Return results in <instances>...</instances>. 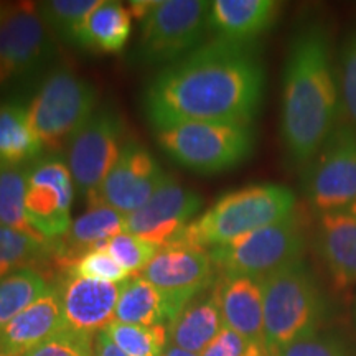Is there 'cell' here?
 Here are the masks:
<instances>
[{
    "instance_id": "6da1fadb",
    "label": "cell",
    "mask_w": 356,
    "mask_h": 356,
    "mask_svg": "<svg viewBox=\"0 0 356 356\" xmlns=\"http://www.w3.org/2000/svg\"><path fill=\"white\" fill-rule=\"evenodd\" d=\"M264 89L254 44L216 38L160 71L144 92V113L155 131L184 122L251 126Z\"/></svg>"
},
{
    "instance_id": "7a4b0ae2",
    "label": "cell",
    "mask_w": 356,
    "mask_h": 356,
    "mask_svg": "<svg viewBox=\"0 0 356 356\" xmlns=\"http://www.w3.org/2000/svg\"><path fill=\"white\" fill-rule=\"evenodd\" d=\"M338 88L330 38L318 24L293 35L284 66L280 136L293 162L307 165L335 131Z\"/></svg>"
},
{
    "instance_id": "3957f363",
    "label": "cell",
    "mask_w": 356,
    "mask_h": 356,
    "mask_svg": "<svg viewBox=\"0 0 356 356\" xmlns=\"http://www.w3.org/2000/svg\"><path fill=\"white\" fill-rule=\"evenodd\" d=\"M293 210L296 195L287 186L251 185L222 195L202 216L191 221L173 244L213 249L282 221Z\"/></svg>"
},
{
    "instance_id": "277c9868",
    "label": "cell",
    "mask_w": 356,
    "mask_h": 356,
    "mask_svg": "<svg viewBox=\"0 0 356 356\" xmlns=\"http://www.w3.org/2000/svg\"><path fill=\"white\" fill-rule=\"evenodd\" d=\"M261 282L267 356L299 338L317 333L325 304L304 261L289 262L264 275Z\"/></svg>"
},
{
    "instance_id": "5b68a950",
    "label": "cell",
    "mask_w": 356,
    "mask_h": 356,
    "mask_svg": "<svg viewBox=\"0 0 356 356\" xmlns=\"http://www.w3.org/2000/svg\"><path fill=\"white\" fill-rule=\"evenodd\" d=\"M157 142L178 165L210 175L246 162L254 152L256 136L243 124L184 122L157 131Z\"/></svg>"
},
{
    "instance_id": "8992f818",
    "label": "cell",
    "mask_w": 356,
    "mask_h": 356,
    "mask_svg": "<svg viewBox=\"0 0 356 356\" xmlns=\"http://www.w3.org/2000/svg\"><path fill=\"white\" fill-rule=\"evenodd\" d=\"M211 2L162 0L140 20L136 60L144 65L178 61L198 48L210 29Z\"/></svg>"
},
{
    "instance_id": "52a82bcc",
    "label": "cell",
    "mask_w": 356,
    "mask_h": 356,
    "mask_svg": "<svg viewBox=\"0 0 356 356\" xmlns=\"http://www.w3.org/2000/svg\"><path fill=\"white\" fill-rule=\"evenodd\" d=\"M304 248V228L293 211L282 221L210 249V257L222 277L249 275L262 279L289 262L299 261Z\"/></svg>"
},
{
    "instance_id": "ba28073f",
    "label": "cell",
    "mask_w": 356,
    "mask_h": 356,
    "mask_svg": "<svg viewBox=\"0 0 356 356\" xmlns=\"http://www.w3.org/2000/svg\"><path fill=\"white\" fill-rule=\"evenodd\" d=\"M96 89L70 70L48 74L29 108L40 142L56 150L68 144L74 132L96 113Z\"/></svg>"
},
{
    "instance_id": "9c48e42d",
    "label": "cell",
    "mask_w": 356,
    "mask_h": 356,
    "mask_svg": "<svg viewBox=\"0 0 356 356\" xmlns=\"http://www.w3.org/2000/svg\"><path fill=\"white\" fill-rule=\"evenodd\" d=\"M124 132L122 119L114 111L97 109L66 144V165L89 207L101 203L102 184L126 144Z\"/></svg>"
},
{
    "instance_id": "30bf717a",
    "label": "cell",
    "mask_w": 356,
    "mask_h": 356,
    "mask_svg": "<svg viewBox=\"0 0 356 356\" xmlns=\"http://www.w3.org/2000/svg\"><path fill=\"white\" fill-rule=\"evenodd\" d=\"M305 197L315 210L328 213L356 203V127L333 131L320 152L307 163Z\"/></svg>"
},
{
    "instance_id": "8fae6325",
    "label": "cell",
    "mask_w": 356,
    "mask_h": 356,
    "mask_svg": "<svg viewBox=\"0 0 356 356\" xmlns=\"http://www.w3.org/2000/svg\"><path fill=\"white\" fill-rule=\"evenodd\" d=\"M74 184L66 160L44 154L29 165L26 175V218L44 241L63 238L71 226Z\"/></svg>"
},
{
    "instance_id": "7c38bea8",
    "label": "cell",
    "mask_w": 356,
    "mask_h": 356,
    "mask_svg": "<svg viewBox=\"0 0 356 356\" xmlns=\"http://www.w3.org/2000/svg\"><path fill=\"white\" fill-rule=\"evenodd\" d=\"M53 43L35 3L0 13V84L32 73L48 61Z\"/></svg>"
},
{
    "instance_id": "4fadbf2b",
    "label": "cell",
    "mask_w": 356,
    "mask_h": 356,
    "mask_svg": "<svg viewBox=\"0 0 356 356\" xmlns=\"http://www.w3.org/2000/svg\"><path fill=\"white\" fill-rule=\"evenodd\" d=\"M203 200L195 190L178 185L168 177L144 207L124 220V233L157 244L170 246L202 208Z\"/></svg>"
},
{
    "instance_id": "5bb4252c",
    "label": "cell",
    "mask_w": 356,
    "mask_h": 356,
    "mask_svg": "<svg viewBox=\"0 0 356 356\" xmlns=\"http://www.w3.org/2000/svg\"><path fill=\"white\" fill-rule=\"evenodd\" d=\"M140 274L184 310L211 286L216 269L210 252L204 249L172 244L160 248L159 254Z\"/></svg>"
},
{
    "instance_id": "9a60e30c",
    "label": "cell",
    "mask_w": 356,
    "mask_h": 356,
    "mask_svg": "<svg viewBox=\"0 0 356 356\" xmlns=\"http://www.w3.org/2000/svg\"><path fill=\"white\" fill-rule=\"evenodd\" d=\"M167 178L165 170L145 147L126 140L102 184L101 203L129 216L144 207Z\"/></svg>"
},
{
    "instance_id": "2e32d148",
    "label": "cell",
    "mask_w": 356,
    "mask_h": 356,
    "mask_svg": "<svg viewBox=\"0 0 356 356\" xmlns=\"http://www.w3.org/2000/svg\"><path fill=\"white\" fill-rule=\"evenodd\" d=\"M55 287L70 330L96 337L114 322L121 284L65 274Z\"/></svg>"
},
{
    "instance_id": "e0dca14e",
    "label": "cell",
    "mask_w": 356,
    "mask_h": 356,
    "mask_svg": "<svg viewBox=\"0 0 356 356\" xmlns=\"http://www.w3.org/2000/svg\"><path fill=\"white\" fill-rule=\"evenodd\" d=\"M225 327L246 338L249 343L264 346V304L262 282L249 275L222 277L215 287Z\"/></svg>"
},
{
    "instance_id": "ac0fdd59",
    "label": "cell",
    "mask_w": 356,
    "mask_h": 356,
    "mask_svg": "<svg viewBox=\"0 0 356 356\" xmlns=\"http://www.w3.org/2000/svg\"><path fill=\"white\" fill-rule=\"evenodd\" d=\"M66 328L61 300L55 286L0 328V356H24L35 346Z\"/></svg>"
},
{
    "instance_id": "d6986e66",
    "label": "cell",
    "mask_w": 356,
    "mask_h": 356,
    "mask_svg": "<svg viewBox=\"0 0 356 356\" xmlns=\"http://www.w3.org/2000/svg\"><path fill=\"white\" fill-rule=\"evenodd\" d=\"M317 248L337 286L356 282V207L322 213Z\"/></svg>"
},
{
    "instance_id": "ffe728a7",
    "label": "cell",
    "mask_w": 356,
    "mask_h": 356,
    "mask_svg": "<svg viewBox=\"0 0 356 356\" xmlns=\"http://www.w3.org/2000/svg\"><path fill=\"white\" fill-rule=\"evenodd\" d=\"M280 3L274 0H215L210 7V29L216 38L252 43L273 26Z\"/></svg>"
},
{
    "instance_id": "44dd1931",
    "label": "cell",
    "mask_w": 356,
    "mask_h": 356,
    "mask_svg": "<svg viewBox=\"0 0 356 356\" xmlns=\"http://www.w3.org/2000/svg\"><path fill=\"white\" fill-rule=\"evenodd\" d=\"M180 312L165 293L159 291L142 275H137L121 284L114 322L144 325V327H155V325L168 327Z\"/></svg>"
},
{
    "instance_id": "7402d4cb",
    "label": "cell",
    "mask_w": 356,
    "mask_h": 356,
    "mask_svg": "<svg viewBox=\"0 0 356 356\" xmlns=\"http://www.w3.org/2000/svg\"><path fill=\"white\" fill-rule=\"evenodd\" d=\"M222 328L225 323L215 292L198 296L168 325V345L202 355Z\"/></svg>"
},
{
    "instance_id": "603a6c76",
    "label": "cell",
    "mask_w": 356,
    "mask_h": 356,
    "mask_svg": "<svg viewBox=\"0 0 356 356\" xmlns=\"http://www.w3.org/2000/svg\"><path fill=\"white\" fill-rule=\"evenodd\" d=\"M131 12L121 2L97 6L83 22L74 44L96 53H119L131 37Z\"/></svg>"
},
{
    "instance_id": "cb8c5ba5",
    "label": "cell",
    "mask_w": 356,
    "mask_h": 356,
    "mask_svg": "<svg viewBox=\"0 0 356 356\" xmlns=\"http://www.w3.org/2000/svg\"><path fill=\"white\" fill-rule=\"evenodd\" d=\"M43 144L35 134L29 108L20 102L0 106V162L25 167L42 157Z\"/></svg>"
},
{
    "instance_id": "d4e9b609",
    "label": "cell",
    "mask_w": 356,
    "mask_h": 356,
    "mask_svg": "<svg viewBox=\"0 0 356 356\" xmlns=\"http://www.w3.org/2000/svg\"><path fill=\"white\" fill-rule=\"evenodd\" d=\"M124 220L126 216L104 203L89 207L86 213L71 222L68 233L65 234L66 239L61 251H63V256L68 257V267L79 256L95 249L99 243L108 241L115 234L122 233Z\"/></svg>"
},
{
    "instance_id": "484cf974",
    "label": "cell",
    "mask_w": 356,
    "mask_h": 356,
    "mask_svg": "<svg viewBox=\"0 0 356 356\" xmlns=\"http://www.w3.org/2000/svg\"><path fill=\"white\" fill-rule=\"evenodd\" d=\"M48 289L47 279L32 267L0 277V328L35 304Z\"/></svg>"
},
{
    "instance_id": "4316f807",
    "label": "cell",
    "mask_w": 356,
    "mask_h": 356,
    "mask_svg": "<svg viewBox=\"0 0 356 356\" xmlns=\"http://www.w3.org/2000/svg\"><path fill=\"white\" fill-rule=\"evenodd\" d=\"M26 175L29 165L0 167V225L38 236L26 218Z\"/></svg>"
},
{
    "instance_id": "83f0119b",
    "label": "cell",
    "mask_w": 356,
    "mask_h": 356,
    "mask_svg": "<svg viewBox=\"0 0 356 356\" xmlns=\"http://www.w3.org/2000/svg\"><path fill=\"white\" fill-rule=\"evenodd\" d=\"M127 356H162L168 345V327L113 322L104 330Z\"/></svg>"
},
{
    "instance_id": "f1b7e54d",
    "label": "cell",
    "mask_w": 356,
    "mask_h": 356,
    "mask_svg": "<svg viewBox=\"0 0 356 356\" xmlns=\"http://www.w3.org/2000/svg\"><path fill=\"white\" fill-rule=\"evenodd\" d=\"M48 252V241L0 225V277L30 267Z\"/></svg>"
},
{
    "instance_id": "f546056e",
    "label": "cell",
    "mask_w": 356,
    "mask_h": 356,
    "mask_svg": "<svg viewBox=\"0 0 356 356\" xmlns=\"http://www.w3.org/2000/svg\"><path fill=\"white\" fill-rule=\"evenodd\" d=\"M99 3L101 0H50L37 7L48 29L74 44L83 22Z\"/></svg>"
},
{
    "instance_id": "4dcf8cb0",
    "label": "cell",
    "mask_w": 356,
    "mask_h": 356,
    "mask_svg": "<svg viewBox=\"0 0 356 356\" xmlns=\"http://www.w3.org/2000/svg\"><path fill=\"white\" fill-rule=\"evenodd\" d=\"M104 251H108L129 274H137L142 273L152 262L154 257L159 254L160 248L139 236L122 231L114 238L108 239Z\"/></svg>"
},
{
    "instance_id": "1f68e13d",
    "label": "cell",
    "mask_w": 356,
    "mask_h": 356,
    "mask_svg": "<svg viewBox=\"0 0 356 356\" xmlns=\"http://www.w3.org/2000/svg\"><path fill=\"white\" fill-rule=\"evenodd\" d=\"M65 274L104 280V282L113 284H122L127 279H131V274L104 249H91V251L84 252L73 264L66 267Z\"/></svg>"
},
{
    "instance_id": "d6a6232c",
    "label": "cell",
    "mask_w": 356,
    "mask_h": 356,
    "mask_svg": "<svg viewBox=\"0 0 356 356\" xmlns=\"http://www.w3.org/2000/svg\"><path fill=\"white\" fill-rule=\"evenodd\" d=\"M24 356H95V338L63 328Z\"/></svg>"
},
{
    "instance_id": "836d02e7",
    "label": "cell",
    "mask_w": 356,
    "mask_h": 356,
    "mask_svg": "<svg viewBox=\"0 0 356 356\" xmlns=\"http://www.w3.org/2000/svg\"><path fill=\"white\" fill-rule=\"evenodd\" d=\"M269 356H350L341 341L330 335H314L299 338Z\"/></svg>"
},
{
    "instance_id": "e575fe53",
    "label": "cell",
    "mask_w": 356,
    "mask_h": 356,
    "mask_svg": "<svg viewBox=\"0 0 356 356\" xmlns=\"http://www.w3.org/2000/svg\"><path fill=\"white\" fill-rule=\"evenodd\" d=\"M340 86L346 118L356 127V32L350 35L341 51Z\"/></svg>"
},
{
    "instance_id": "d590c367",
    "label": "cell",
    "mask_w": 356,
    "mask_h": 356,
    "mask_svg": "<svg viewBox=\"0 0 356 356\" xmlns=\"http://www.w3.org/2000/svg\"><path fill=\"white\" fill-rule=\"evenodd\" d=\"M251 343L231 328L225 327L218 337L203 350L202 356H244Z\"/></svg>"
},
{
    "instance_id": "8d00e7d4",
    "label": "cell",
    "mask_w": 356,
    "mask_h": 356,
    "mask_svg": "<svg viewBox=\"0 0 356 356\" xmlns=\"http://www.w3.org/2000/svg\"><path fill=\"white\" fill-rule=\"evenodd\" d=\"M95 356H127L104 330L95 337Z\"/></svg>"
},
{
    "instance_id": "74e56055",
    "label": "cell",
    "mask_w": 356,
    "mask_h": 356,
    "mask_svg": "<svg viewBox=\"0 0 356 356\" xmlns=\"http://www.w3.org/2000/svg\"><path fill=\"white\" fill-rule=\"evenodd\" d=\"M162 356H202V355L191 353V351L181 350V348H178V346L167 345V348H165V351H163Z\"/></svg>"
},
{
    "instance_id": "f35d334b",
    "label": "cell",
    "mask_w": 356,
    "mask_h": 356,
    "mask_svg": "<svg viewBox=\"0 0 356 356\" xmlns=\"http://www.w3.org/2000/svg\"><path fill=\"white\" fill-rule=\"evenodd\" d=\"M244 356H267V351L262 345L251 343V346H249V350L246 351V355Z\"/></svg>"
},
{
    "instance_id": "ab89813d",
    "label": "cell",
    "mask_w": 356,
    "mask_h": 356,
    "mask_svg": "<svg viewBox=\"0 0 356 356\" xmlns=\"http://www.w3.org/2000/svg\"><path fill=\"white\" fill-rule=\"evenodd\" d=\"M0 167H2V162H0Z\"/></svg>"
}]
</instances>
